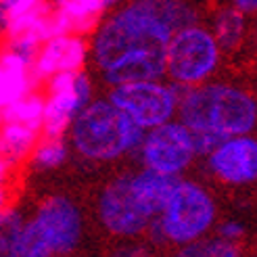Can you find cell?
I'll return each mask as SVG.
<instances>
[{
	"label": "cell",
	"instance_id": "1",
	"mask_svg": "<svg viewBox=\"0 0 257 257\" xmlns=\"http://www.w3.org/2000/svg\"><path fill=\"white\" fill-rule=\"evenodd\" d=\"M199 19L188 0H127L98 21L90 59L109 88L163 80L170 38Z\"/></svg>",
	"mask_w": 257,
	"mask_h": 257
},
{
	"label": "cell",
	"instance_id": "2",
	"mask_svg": "<svg viewBox=\"0 0 257 257\" xmlns=\"http://www.w3.org/2000/svg\"><path fill=\"white\" fill-rule=\"evenodd\" d=\"M178 119L190 132L217 138L253 134L257 130V96L240 84L215 82L182 88Z\"/></svg>",
	"mask_w": 257,
	"mask_h": 257
},
{
	"label": "cell",
	"instance_id": "3",
	"mask_svg": "<svg viewBox=\"0 0 257 257\" xmlns=\"http://www.w3.org/2000/svg\"><path fill=\"white\" fill-rule=\"evenodd\" d=\"M71 147L90 163L117 161L123 155H132L143 143L145 130L123 115L107 98H92L71 121Z\"/></svg>",
	"mask_w": 257,
	"mask_h": 257
},
{
	"label": "cell",
	"instance_id": "4",
	"mask_svg": "<svg viewBox=\"0 0 257 257\" xmlns=\"http://www.w3.org/2000/svg\"><path fill=\"white\" fill-rule=\"evenodd\" d=\"M215 199L197 180L180 178L178 186L165 203L161 213L149 224L147 232L155 245H186V242L209 234L215 226Z\"/></svg>",
	"mask_w": 257,
	"mask_h": 257
},
{
	"label": "cell",
	"instance_id": "5",
	"mask_svg": "<svg viewBox=\"0 0 257 257\" xmlns=\"http://www.w3.org/2000/svg\"><path fill=\"white\" fill-rule=\"evenodd\" d=\"M222 55L207 25L190 23L170 38L165 48V78L178 88L205 84L220 69Z\"/></svg>",
	"mask_w": 257,
	"mask_h": 257
},
{
	"label": "cell",
	"instance_id": "6",
	"mask_svg": "<svg viewBox=\"0 0 257 257\" xmlns=\"http://www.w3.org/2000/svg\"><path fill=\"white\" fill-rule=\"evenodd\" d=\"M180 92L182 88L174 86L170 80L165 82L163 78L115 86L109 92V100L147 132L178 117Z\"/></svg>",
	"mask_w": 257,
	"mask_h": 257
},
{
	"label": "cell",
	"instance_id": "7",
	"mask_svg": "<svg viewBox=\"0 0 257 257\" xmlns=\"http://www.w3.org/2000/svg\"><path fill=\"white\" fill-rule=\"evenodd\" d=\"M48 96L44 102L42 134L44 138H63L67 134L71 121L80 111L94 98L92 78L82 71H59L46 80Z\"/></svg>",
	"mask_w": 257,
	"mask_h": 257
},
{
	"label": "cell",
	"instance_id": "8",
	"mask_svg": "<svg viewBox=\"0 0 257 257\" xmlns=\"http://www.w3.org/2000/svg\"><path fill=\"white\" fill-rule=\"evenodd\" d=\"M136 155L143 161V168L176 178H182L197 159L192 134L178 117L147 130Z\"/></svg>",
	"mask_w": 257,
	"mask_h": 257
},
{
	"label": "cell",
	"instance_id": "9",
	"mask_svg": "<svg viewBox=\"0 0 257 257\" xmlns=\"http://www.w3.org/2000/svg\"><path fill=\"white\" fill-rule=\"evenodd\" d=\"M96 213L100 226L117 238H136L145 234L153 222L134 197L130 172L115 176L100 188Z\"/></svg>",
	"mask_w": 257,
	"mask_h": 257
},
{
	"label": "cell",
	"instance_id": "10",
	"mask_svg": "<svg viewBox=\"0 0 257 257\" xmlns=\"http://www.w3.org/2000/svg\"><path fill=\"white\" fill-rule=\"evenodd\" d=\"M32 222L46 238L55 255H69L78 249L84 234V215L71 197L50 195L36 207Z\"/></svg>",
	"mask_w": 257,
	"mask_h": 257
},
{
	"label": "cell",
	"instance_id": "11",
	"mask_svg": "<svg viewBox=\"0 0 257 257\" xmlns=\"http://www.w3.org/2000/svg\"><path fill=\"white\" fill-rule=\"evenodd\" d=\"M209 174L228 186H249L257 182V136L240 134L224 138L207 157Z\"/></svg>",
	"mask_w": 257,
	"mask_h": 257
},
{
	"label": "cell",
	"instance_id": "12",
	"mask_svg": "<svg viewBox=\"0 0 257 257\" xmlns=\"http://www.w3.org/2000/svg\"><path fill=\"white\" fill-rule=\"evenodd\" d=\"M90 57L88 42L80 34L57 36L42 42L34 59L32 75L34 82H46L59 71H82Z\"/></svg>",
	"mask_w": 257,
	"mask_h": 257
},
{
	"label": "cell",
	"instance_id": "13",
	"mask_svg": "<svg viewBox=\"0 0 257 257\" xmlns=\"http://www.w3.org/2000/svg\"><path fill=\"white\" fill-rule=\"evenodd\" d=\"M130 176H132V190H134L138 205L143 207V211L151 220H155L161 213V209L165 207V203L170 201L180 178L149 170V168L130 172Z\"/></svg>",
	"mask_w": 257,
	"mask_h": 257
},
{
	"label": "cell",
	"instance_id": "14",
	"mask_svg": "<svg viewBox=\"0 0 257 257\" xmlns=\"http://www.w3.org/2000/svg\"><path fill=\"white\" fill-rule=\"evenodd\" d=\"M34 84L30 63L9 48L0 50V109L32 92Z\"/></svg>",
	"mask_w": 257,
	"mask_h": 257
},
{
	"label": "cell",
	"instance_id": "15",
	"mask_svg": "<svg viewBox=\"0 0 257 257\" xmlns=\"http://www.w3.org/2000/svg\"><path fill=\"white\" fill-rule=\"evenodd\" d=\"M209 30L217 40V44H220L222 53L230 55V53H236L242 46V42L247 40L249 21L245 13H240L232 5H224L211 15Z\"/></svg>",
	"mask_w": 257,
	"mask_h": 257
},
{
	"label": "cell",
	"instance_id": "16",
	"mask_svg": "<svg viewBox=\"0 0 257 257\" xmlns=\"http://www.w3.org/2000/svg\"><path fill=\"white\" fill-rule=\"evenodd\" d=\"M38 145V130L15 121L0 123V157L9 165H17L32 155Z\"/></svg>",
	"mask_w": 257,
	"mask_h": 257
},
{
	"label": "cell",
	"instance_id": "17",
	"mask_svg": "<svg viewBox=\"0 0 257 257\" xmlns=\"http://www.w3.org/2000/svg\"><path fill=\"white\" fill-rule=\"evenodd\" d=\"M242 249L238 242L226 240L217 234H205L201 238H195L180 245L174 257H240Z\"/></svg>",
	"mask_w": 257,
	"mask_h": 257
},
{
	"label": "cell",
	"instance_id": "18",
	"mask_svg": "<svg viewBox=\"0 0 257 257\" xmlns=\"http://www.w3.org/2000/svg\"><path fill=\"white\" fill-rule=\"evenodd\" d=\"M44 102H46V96L36 94V92H28L19 100L11 102L9 107L3 109V121L23 123V125L34 127V130L40 132L42 130V117H44Z\"/></svg>",
	"mask_w": 257,
	"mask_h": 257
},
{
	"label": "cell",
	"instance_id": "19",
	"mask_svg": "<svg viewBox=\"0 0 257 257\" xmlns=\"http://www.w3.org/2000/svg\"><path fill=\"white\" fill-rule=\"evenodd\" d=\"M25 224V215L19 209L5 207L0 211V257H21L19 236Z\"/></svg>",
	"mask_w": 257,
	"mask_h": 257
},
{
	"label": "cell",
	"instance_id": "20",
	"mask_svg": "<svg viewBox=\"0 0 257 257\" xmlns=\"http://www.w3.org/2000/svg\"><path fill=\"white\" fill-rule=\"evenodd\" d=\"M32 168L40 172H50L61 168L69 157V147L63 138H44L32 151Z\"/></svg>",
	"mask_w": 257,
	"mask_h": 257
},
{
	"label": "cell",
	"instance_id": "21",
	"mask_svg": "<svg viewBox=\"0 0 257 257\" xmlns=\"http://www.w3.org/2000/svg\"><path fill=\"white\" fill-rule=\"evenodd\" d=\"M215 234L226 238V240L238 242L242 236H245V224L234 220V217H228V220H224V222H220L215 226Z\"/></svg>",
	"mask_w": 257,
	"mask_h": 257
},
{
	"label": "cell",
	"instance_id": "22",
	"mask_svg": "<svg viewBox=\"0 0 257 257\" xmlns=\"http://www.w3.org/2000/svg\"><path fill=\"white\" fill-rule=\"evenodd\" d=\"M109 257H149V251L145 245H140V242H134L132 238H127L125 242L117 245Z\"/></svg>",
	"mask_w": 257,
	"mask_h": 257
},
{
	"label": "cell",
	"instance_id": "23",
	"mask_svg": "<svg viewBox=\"0 0 257 257\" xmlns=\"http://www.w3.org/2000/svg\"><path fill=\"white\" fill-rule=\"evenodd\" d=\"M17 5H19V0H0V30H3V34L7 32L13 17H15Z\"/></svg>",
	"mask_w": 257,
	"mask_h": 257
},
{
	"label": "cell",
	"instance_id": "24",
	"mask_svg": "<svg viewBox=\"0 0 257 257\" xmlns=\"http://www.w3.org/2000/svg\"><path fill=\"white\" fill-rule=\"evenodd\" d=\"M230 5L245 15H257V0H230Z\"/></svg>",
	"mask_w": 257,
	"mask_h": 257
},
{
	"label": "cell",
	"instance_id": "25",
	"mask_svg": "<svg viewBox=\"0 0 257 257\" xmlns=\"http://www.w3.org/2000/svg\"><path fill=\"white\" fill-rule=\"evenodd\" d=\"M9 170H11V165H9L3 157H0V184H3V182H5V178L9 176Z\"/></svg>",
	"mask_w": 257,
	"mask_h": 257
},
{
	"label": "cell",
	"instance_id": "26",
	"mask_svg": "<svg viewBox=\"0 0 257 257\" xmlns=\"http://www.w3.org/2000/svg\"><path fill=\"white\" fill-rule=\"evenodd\" d=\"M5 203H7V195H5V188H3V184H0V211L5 209Z\"/></svg>",
	"mask_w": 257,
	"mask_h": 257
},
{
	"label": "cell",
	"instance_id": "27",
	"mask_svg": "<svg viewBox=\"0 0 257 257\" xmlns=\"http://www.w3.org/2000/svg\"><path fill=\"white\" fill-rule=\"evenodd\" d=\"M253 42H255V46H257V28H255V32H253Z\"/></svg>",
	"mask_w": 257,
	"mask_h": 257
},
{
	"label": "cell",
	"instance_id": "28",
	"mask_svg": "<svg viewBox=\"0 0 257 257\" xmlns=\"http://www.w3.org/2000/svg\"><path fill=\"white\" fill-rule=\"evenodd\" d=\"M0 123H3V109H0Z\"/></svg>",
	"mask_w": 257,
	"mask_h": 257
},
{
	"label": "cell",
	"instance_id": "29",
	"mask_svg": "<svg viewBox=\"0 0 257 257\" xmlns=\"http://www.w3.org/2000/svg\"><path fill=\"white\" fill-rule=\"evenodd\" d=\"M53 257H69V255H53Z\"/></svg>",
	"mask_w": 257,
	"mask_h": 257
},
{
	"label": "cell",
	"instance_id": "30",
	"mask_svg": "<svg viewBox=\"0 0 257 257\" xmlns=\"http://www.w3.org/2000/svg\"><path fill=\"white\" fill-rule=\"evenodd\" d=\"M0 40H3V30H0Z\"/></svg>",
	"mask_w": 257,
	"mask_h": 257
}]
</instances>
